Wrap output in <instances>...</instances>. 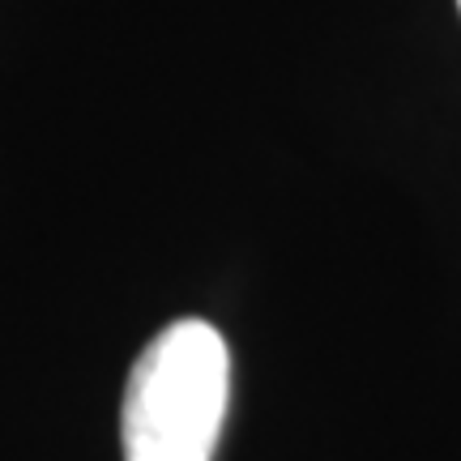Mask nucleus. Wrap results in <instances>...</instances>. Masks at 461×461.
Wrapping results in <instances>:
<instances>
[{"instance_id": "obj_1", "label": "nucleus", "mask_w": 461, "mask_h": 461, "mask_svg": "<svg viewBox=\"0 0 461 461\" xmlns=\"http://www.w3.org/2000/svg\"><path fill=\"white\" fill-rule=\"evenodd\" d=\"M230 397V350L210 321H176L132 363L124 461H210Z\"/></svg>"}, {"instance_id": "obj_2", "label": "nucleus", "mask_w": 461, "mask_h": 461, "mask_svg": "<svg viewBox=\"0 0 461 461\" xmlns=\"http://www.w3.org/2000/svg\"><path fill=\"white\" fill-rule=\"evenodd\" d=\"M457 9H461V0H457Z\"/></svg>"}]
</instances>
